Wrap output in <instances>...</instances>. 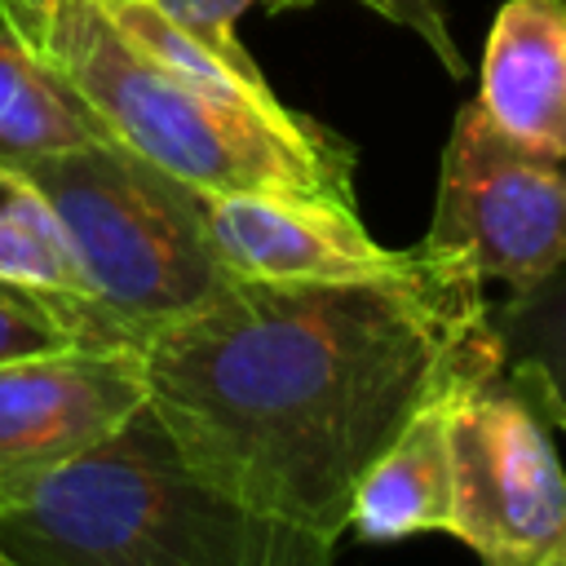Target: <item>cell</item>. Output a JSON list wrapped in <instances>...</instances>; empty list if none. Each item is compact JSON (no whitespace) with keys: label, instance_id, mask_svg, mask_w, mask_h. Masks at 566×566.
I'll use <instances>...</instances> for the list:
<instances>
[{"label":"cell","instance_id":"7c38bea8","mask_svg":"<svg viewBox=\"0 0 566 566\" xmlns=\"http://www.w3.org/2000/svg\"><path fill=\"white\" fill-rule=\"evenodd\" d=\"M0 279L18 283V287H31V292H44V296H57V301H66L75 310H88L102 323H111L84 287L80 261L71 252V239H66L53 203L4 155H0Z\"/></svg>","mask_w":566,"mask_h":566},{"label":"cell","instance_id":"5bb4252c","mask_svg":"<svg viewBox=\"0 0 566 566\" xmlns=\"http://www.w3.org/2000/svg\"><path fill=\"white\" fill-rule=\"evenodd\" d=\"M62 345H93V349H133L124 336L88 310H75L57 296L18 287L0 279V358L62 349Z\"/></svg>","mask_w":566,"mask_h":566},{"label":"cell","instance_id":"9a60e30c","mask_svg":"<svg viewBox=\"0 0 566 566\" xmlns=\"http://www.w3.org/2000/svg\"><path fill=\"white\" fill-rule=\"evenodd\" d=\"M177 31H186L190 40H199L212 57H221L226 66H234L248 80H265L261 66L252 62V53L239 40V18L252 0H150Z\"/></svg>","mask_w":566,"mask_h":566},{"label":"cell","instance_id":"4fadbf2b","mask_svg":"<svg viewBox=\"0 0 566 566\" xmlns=\"http://www.w3.org/2000/svg\"><path fill=\"white\" fill-rule=\"evenodd\" d=\"M495 336L504 345V367L548 420L566 433V261L504 305H491Z\"/></svg>","mask_w":566,"mask_h":566},{"label":"cell","instance_id":"277c9868","mask_svg":"<svg viewBox=\"0 0 566 566\" xmlns=\"http://www.w3.org/2000/svg\"><path fill=\"white\" fill-rule=\"evenodd\" d=\"M18 168L53 203L93 305L133 349L234 283L208 234V195L124 142L22 159Z\"/></svg>","mask_w":566,"mask_h":566},{"label":"cell","instance_id":"5b68a950","mask_svg":"<svg viewBox=\"0 0 566 566\" xmlns=\"http://www.w3.org/2000/svg\"><path fill=\"white\" fill-rule=\"evenodd\" d=\"M451 531L486 566L566 557V473L548 420L509 376H464L447 402Z\"/></svg>","mask_w":566,"mask_h":566},{"label":"cell","instance_id":"8992f818","mask_svg":"<svg viewBox=\"0 0 566 566\" xmlns=\"http://www.w3.org/2000/svg\"><path fill=\"white\" fill-rule=\"evenodd\" d=\"M438 256L473 279L526 292L566 261V168L513 142L482 102H464L438 168V203L424 239Z\"/></svg>","mask_w":566,"mask_h":566},{"label":"cell","instance_id":"ac0fdd59","mask_svg":"<svg viewBox=\"0 0 566 566\" xmlns=\"http://www.w3.org/2000/svg\"><path fill=\"white\" fill-rule=\"evenodd\" d=\"M274 9H296V4H310V0H270Z\"/></svg>","mask_w":566,"mask_h":566},{"label":"cell","instance_id":"6da1fadb","mask_svg":"<svg viewBox=\"0 0 566 566\" xmlns=\"http://www.w3.org/2000/svg\"><path fill=\"white\" fill-rule=\"evenodd\" d=\"M137 354L146 407L203 482L332 544L402 424L504 367L482 279L424 252L376 283L234 279Z\"/></svg>","mask_w":566,"mask_h":566},{"label":"cell","instance_id":"ffe728a7","mask_svg":"<svg viewBox=\"0 0 566 566\" xmlns=\"http://www.w3.org/2000/svg\"><path fill=\"white\" fill-rule=\"evenodd\" d=\"M548 566H566V557H557V562H548Z\"/></svg>","mask_w":566,"mask_h":566},{"label":"cell","instance_id":"7a4b0ae2","mask_svg":"<svg viewBox=\"0 0 566 566\" xmlns=\"http://www.w3.org/2000/svg\"><path fill=\"white\" fill-rule=\"evenodd\" d=\"M18 566H332L336 544L203 482L150 407L0 509Z\"/></svg>","mask_w":566,"mask_h":566},{"label":"cell","instance_id":"3957f363","mask_svg":"<svg viewBox=\"0 0 566 566\" xmlns=\"http://www.w3.org/2000/svg\"><path fill=\"white\" fill-rule=\"evenodd\" d=\"M106 128L203 195H323L354 203V146L292 106L195 84L142 53L97 0H71L40 49Z\"/></svg>","mask_w":566,"mask_h":566},{"label":"cell","instance_id":"9c48e42d","mask_svg":"<svg viewBox=\"0 0 566 566\" xmlns=\"http://www.w3.org/2000/svg\"><path fill=\"white\" fill-rule=\"evenodd\" d=\"M478 102L513 142L566 164V0L500 4Z\"/></svg>","mask_w":566,"mask_h":566},{"label":"cell","instance_id":"30bf717a","mask_svg":"<svg viewBox=\"0 0 566 566\" xmlns=\"http://www.w3.org/2000/svg\"><path fill=\"white\" fill-rule=\"evenodd\" d=\"M451 389L424 402L402 424V433L376 455V464L358 478L345 531H354L363 544H394L424 531H442V535L451 531V447H447Z\"/></svg>","mask_w":566,"mask_h":566},{"label":"cell","instance_id":"d6986e66","mask_svg":"<svg viewBox=\"0 0 566 566\" xmlns=\"http://www.w3.org/2000/svg\"><path fill=\"white\" fill-rule=\"evenodd\" d=\"M0 566H18V562H13V557H4V553H0Z\"/></svg>","mask_w":566,"mask_h":566},{"label":"cell","instance_id":"52a82bcc","mask_svg":"<svg viewBox=\"0 0 566 566\" xmlns=\"http://www.w3.org/2000/svg\"><path fill=\"white\" fill-rule=\"evenodd\" d=\"M142 407L137 349L62 345L0 358V509L31 500Z\"/></svg>","mask_w":566,"mask_h":566},{"label":"cell","instance_id":"2e32d148","mask_svg":"<svg viewBox=\"0 0 566 566\" xmlns=\"http://www.w3.org/2000/svg\"><path fill=\"white\" fill-rule=\"evenodd\" d=\"M371 4L380 18H389L394 27H407L416 40H424V49L451 71V75H464V57H460V44L447 27V13L438 0H363Z\"/></svg>","mask_w":566,"mask_h":566},{"label":"cell","instance_id":"ba28073f","mask_svg":"<svg viewBox=\"0 0 566 566\" xmlns=\"http://www.w3.org/2000/svg\"><path fill=\"white\" fill-rule=\"evenodd\" d=\"M208 234L234 279L261 283H376L420 265V248H385L354 203L323 195H208Z\"/></svg>","mask_w":566,"mask_h":566},{"label":"cell","instance_id":"8fae6325","mask_svg":"<svg viewBox=\"0 0 566 566\" xmlns=\"http://www.w3.org/2000/svg\"><path fill=\"white\" fill-rule=\"evenodd\" d=\"M119 142L106 119L71 88V80L0 27V155L22 164L40 155Z\"/></svg>","mask_w":566,"mask_h":566},{"label":"cell","instance_id":"e0dca14e","mask_svg":"<svg viewBox=\"0 0 566 566\" xmlns=\"http://www.w3.org/2000/svg\"><path fill=\"white\" fill-rule=\"evenodd\" d=\"M71 0H0V27H9L27 49H44Z\"/></svg>","mask_w":566,"mask_h":566}]
</instances>
